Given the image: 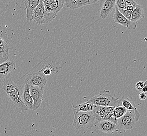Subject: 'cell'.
<instances>
[{"label":"cell","instance_id":"7c38bea8","mask_svg":"<svg viewBox=\"0 0 147 136\" xmlns=\"http://www.w3.org/2000/svg\"><path fill=\"white\" fill-rule=\"evenodd\" d=\"M98 2V0H67L65 1V5L68 9L75 10L82 6L93 4Z\"/></svg>","mask_w":147,"mask_h":136},{"label":"cell","instance_id":"f546056e","mask_svg":"<svg viewBox=\"0 0 147 136\" xmlns=\"http://www.w3.org/2000/svg\"><path fill=\"white\" fill-rule=\"evenodd\" d=\"M3 41H4V40L0 37V45H1L2 43H3Z\"/></svg>","mask_w":147,"mask_h":136},{"label":"cell","instance_id":"7a4b0ae2","mask_svg":"<svg viewBox=\"0 0 147 136\" xmlns=\"http://www.w3.org/2000/svg\"><path fill=\"white\" fill-rule=\"evenodd\" d=\"M74 127L78 133L85 134L96 124V120L92 112H74Z\"/></svg>","mask_w":147,"mask_h":136},{"label":"cell","instance_id":"d6986e66","mask_svg":"<svg viewBox=\"0 0 147 136\" xmlns=\"http://www.w3.org/2000/svg\"><path fill=\"white\" fill-rule=\"evenodd\" d=\"M9 58V47L5 41L0 45V64L7 61Z\"/></svg>","mask_w":147,"mask_h":136},{"label":"cell","instance_id":"52a82bcc","mask_svg":"<svg viewBox=\"0 0 147 136\" xmlns=\"http://www.w3.org/2000/svg\"><path fill=\"white\" fill-rule=\"evenodd\" d=\"M25 81L26 83L30 86L44 88L47 83V80L41 71H37L28 74L26 78Z\"/></svg>","mask_w":147,"mask_h":136},{"label":"cell","instance_id":"cb8c5ba5","mask_svg":"<svg viewBox=\"0 0 147 136\" xmlns=\"http://www.w3.org/2000/svg\"><path fill=\"white\" fill-rule=\"evenodd\" d=\"M144 82L142 81H139L135 85V89L137 91L139 92H142V88H144Z\"/></svg>","mask_w":147,"mask_h":136},{"label":"cell","instance_id":"9c48e42d","mask_svg":"<svg viewBox=\"0 0 147 136\" xmlns=\"http://www.w3.org/2000/svg\"><path fill=\"white\" fill-rule=\"evenodd\" d=\"M29 91L34 102L32 110L36 111L40 107L42 101L44 88H40L30 85Z\"/></svg>","mask_w":147,"mask_h":136},{"label":"cell","instance_id":"3957f363","mask_svg":"<svg viewBox=\"0 0 147 136\" xmlns=\"http://www.w3.org/2000/svg\"><path fill=\"white\" fill-rule=\"evenodd\" d=\"M87 102L96 106L115 107L119 106H122L121 99L113 97L110 91L109 90L99 91L98 94L91 98Z\"/></svg>","mask_w":147,"mask_h":136},{"label":"cell","instance_id":"9a60e30c","mask_svg":"<svg viewBox=\"0 0 147 136\" xmlns=\"http://www.w3.org/2000/svg\"><path fill=\"white\" fill-rule=\"evenodd\" d=\"M64 5H65V1L64 0H53L50 4L44 5L45 11L49 13L57 14L61 11Z\"/></svg>","mask_w":147,"mask_h":136},{"label":"cell","instance_id":"603a6c76","mask_svg":"<svg viewBox=\"0 0 147 136\" xmlns=\"http://www.w3.org/2000/svg\"><path fill=\"white\" fill-rule=\"evenodd\" d=\"M116 6L119 9H124L126 7V1L125 0H117L116 1Z\"/></svg>","mask_w":147,"mask_h":136},{"label":"cell","instance_id":"5b68a950","mask_svg":"<svg viewBox=\"0 0 147 136\" xmlns=\"http://www.w3.org/2000/svg\"><path fill=\"white\" fill-rule=\"evenodd\" d=\"M57 16V14L46 11L42 1H40L38 5L34 9L32 16V20L38 25L47 24L53 20Z\"/></svg>","mask_w":147,"mask_h":136},{"label":"cell","instance_id":"6da1fadb","mask_svg":"<svg viewBox=\"0 0 147 136\" xmlns=\"http://www.w3.org/2000/svg\"><path fill=\"white\" fill-rule=\"evenodd\" d=\"M2 89L5 92L9 99L23 113L28 111L23 101V88L17 85L9 78L3 82Z\"/></svg>","mask_w":147,"mask_h":136},{"label":"cell","instance_id":"4316f807","mask_svg":"<svg viewBox=\"0 0 147 136\" xmlns=\"http://www.w3.org/2000/svg\"><path fill=\"white\" fill-rule=\"evenodd\" d=\"M139 98L142 101H145L147 98V93L144 92L140 93L139 94Z\"/></svg>","mask_w":147,"mask_h":136},{"label":"cell","instance_id":"2e32d148","mask_svg":"<svg viewBox=\"0 0 147 136\" xmlns=\"http://www.w3.org/2000/svg\"><path fill=\"white\" fill-rule=\"evenodd\" d=\"M30 85L28 83H26L25 85L23 88V103L28 108V109L32 110L34 102L30 94Z\"/></svg>","mask_w":147,"mask_h":136},{"label":"cell","instance_id":"f1b7e54d","mask_svg":"<svg viewBox=\"0 0 147 136\" xmlns=\"http://www.w3.org/2000/svg\"><path fill=\"white\" fill-rule=\"evenodd\" d=\"M147 81H144V88H142V92H144V93H146L147 91Z\"/></svg>","mask_w":147,"mask_h":136},{"label":"cell","instance_id":"d4e9b609","mask_svg":"<svg viewBox=\"0 0 147 136\" xmlns=\"http://www.w3.org/2000/svg\"><path fill=\"white\" fill-rule=\"evenodd\" d=\"M41 72L45 76H46V75H50L52 73V70L51 68L46 67V68H44L42 70V71H41Z\"/></svg>","mask_w":147,"mask_h":136},{"label":"cell","instance_id":"ba28073f","mask_svg":"<svg viewBox=\"0 0 147 136\" xmlns=\"http://www.w3.org/2000/svg\"><path fill=\"white\" fill-rule=\"evenodd\" d=\"M15 70L16 63L14 61H7L0 64V81L3 82L9 79Z\"/></svg>","mask_w":147,"mask_h":136},{"label":"cell","instance_id":"8992f818","mask_svg":"<svg viewBox=\"0 0 147 136\" xmlns=\"http://www.w3.org/2000/svg\"><path fill=\"white\" fill-rule=\"evenodd\" d=\"M114 107H102L95 106L92 112L96 122L109 120L116 122V119L113 116Z\"/></svg>","mask_w":147,"mask_h":136},{"label":"cell","instance_id":"ffe728a7","mask_svg":"<svg viewBox=\"0 0 147 136\" xmlns=\"http://www.w3.org/2000/svg\"><path fill=\"white\" fill-rule=\"evenodd\" d=\"M121 101L122 103V106L125 108L127 111L134 110L136 109L135 105L127 97H123L121 99Z\"/></svg>","mask_w":147,"mask_h":136},{"label":"cell","instance_id":"ac0fdd59","mask_svg":"<svg viewBox=\"0 0 147 136\" xmlns=\"http://www.w3.org/2000/svg\"><path fill=\"white\" fill-rule=\"evenodd\" d=\"M144 11L143 8L140 5L138 4L131 13L130 20L133 23H136L139 20L144 18Z\"/></svg>","mask_w":147,"mask_h":136},{"label":"cell","instance_id":"44dd1931","mask_svg":"<svg viewBox=\"0 0 147 136\" xmlns=\"http://www.w3.org/2000/svg\"><path fill=\"white\" fill-rule=\"evenodd\" d=\"M127 111V110L122 106L115 107L113 110V116L116 119H119L124 115Z\"/></svg>","mask_w":147,"mask_h":136},{"label":"cell","instance_id":"30bf717a","mask_svg":"<svg viewBox=\"0 0 147 136\" xmlns=\"http://www.w3.org/2000/svg\"><path fill=\"white\" fill-rule=\"evenodd\" d=\"M113 20L115 23L120 24L129 29H135L137 28L136 23H133L131 20H127L119 12L116 6L115 7V11L113 15Z\"/></svg>","mask_w":147,"mask_h":136},{"label":"cell","instance_id":"8fae6325","mask_svg":"<svg viewBox=\"0 0 147 136\" xmlns=\"http://www.w3.org/2000/svg\"><path fill=\"white\" fill-rule=\"evenodd\" d=\"M40 0H25L22 3L21 8L26 10V19L30 22L32 20V16L34 9L39 4Z\"/></svg>","mask_w":147,"mask_h":136},{"label":"cell","instance_id":"83f0119b","mask_svg":"<svg viewBox=\"0 0 147 136\" xmlns=\"http://www.w3.org/2000/svg\"><path fill=\"white\" fill-rule=\"evenodd\" d=\"M136 6H127L125 7L124 9H125L126 10H127L128 11L130 12V13H132V12L134 10V9L136 8Z\"/></svg>","mask_w":147,"mask_h":136},{"label":"cell","instance_id":"e0dca14e","mask_svg":"<svg viewBox=\"0 0 147 136\" xmlns=\"http://www.w3.org/2000/svg\"><path fill=\"white\" fill-rule=\"evenodd\" d=\"M72 107H73L74 112L77 113V112H92L95 106L91 103L86 102L78 105H73Z\"/></svg>","mask_w":147,"mask_h":136},{"label":"cell","instance_id":"4fadbf2b","mask_svg":"<svg viewBox=\"0 0 147 136\" xmlns=\"http://www.w3.org/2000/svg\"><path fill=\"white\" fill-rule=\"evenodd\" d=\"M96 128L103 133H110L113 132L117 126L116 122L109 120H103L96 122Z\"/></svg>","mask_w":147,"mask_h":136},{"label":"cell","instance_id":"5bb4252c","mask_svg":"<svg viewBox=\"0 0 147 136\" xmlns=\"http://www.w3.org/2000/svg\"><path fill=\"white\" fill-rule=\"evenodd\" d=\"M115 0H106L105 1L103 5L101 7L100 17L102 19H105L108 15L110 14L115 7Z\"/></svg>","mask_w":147,"mask_h":136},{"label":"cell","instance_id":"277c9868","mask_svg":"<svg viewBox=\"0 0 147 136\" xmlns=\"http://www.w3.org/2000/svg\"><path fill=\"white\" fill-rule=\"evenodd\" d=\"M140 117L137 108L134 110L127 111L123 116L116 119L117 126L125 130H131L135 126Z\"/></svg>","mask_w":147,"mask_h":136},{"label":"cell","instance_id":"7402d4cb","mask_svg":"<svg viewBox=\"0 0 147 136\" xmlns=\"http://www.w3.org/2000/svg\"><path fill=\"white\" fill-rule=\"evenodd\" d=\"M119 11L125 18H126L127 20H130L131 13L126 10L125 9H120V10H119Z\"/></svg>","mask_w":147,"mask_h":136},{"label":"cell","instance_id":"484cf974","mask_svg":"<svg viewBox=\"0 0 147 136\" xmlns=\"http://www.w3.org/2000/svg\"><path fill=\"white\" fill-rule=\"evenodd\" d=\"M126 1V6H137V2L134 0H125Z\"/></svg>","mask_w":147,"mask_h":136}]
</instances>
